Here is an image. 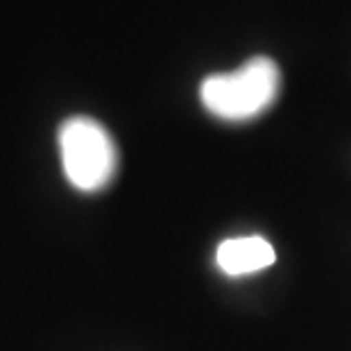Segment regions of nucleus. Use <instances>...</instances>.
<instances>
[{"instance_id": "nucleus-1", "label": "nucleus", "mask_w": 351, "mask_h": 351, "mask_svg": "<svg viewBox=\"0 0 351 351\" xmlns=\"http://www.w3.org/2000/svg\"><path fill=\"white\" fill-rule=\"evenodd\" d=\"M281 93V71L270 57H252L241 69L202 80L199 100L211 116L245 123L272 107Z\"/></svg>"}, {"instance_id": "nucleus-2", "label": "nucleus", "mask_w": 351, "mask_h": 351, "mask_svg": "<svg viewBox=\"0 0 351 351\" xmlns=\"http://www.w3.org/2000/svg\"><path fill=\"white\" fill-rule=\"evenodd\" d=\"M59 156L73 189L98 193L118 173V147L107 127L88 116H71L59 127Z\"/></svg>"}, {"instance_id": "nucleus-3", "label": "nucleus", "mask_w": 351, "mask_h": 351, "mask_svg": "<svg viewBox=\"0 0 351 351\" xmlns=\"http://www.w3.org/2000/svg\"><path fill=\"white\" fill-rule=\"evenodd\" d=\"M276 252L263 236L227 238L215 250V263L227 276H245L270 267Z\"/></svg>"}]
</instances>
